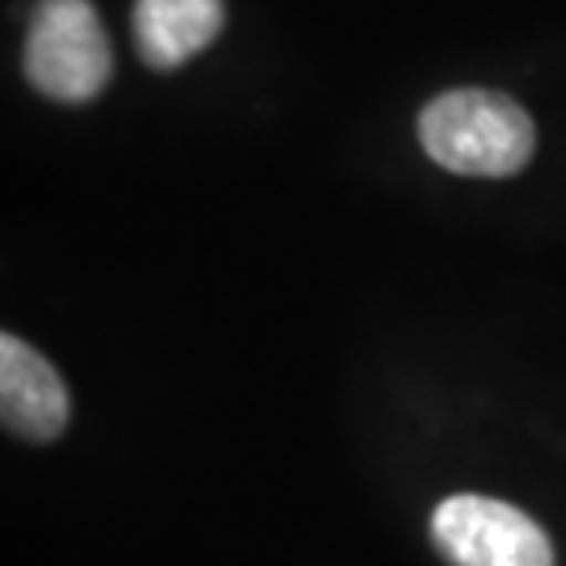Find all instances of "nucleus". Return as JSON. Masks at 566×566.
<instances>
[{"label": "nucleus", "instance_id": "nucleus-3", "mask_svg": "<svg viewBox=\"0 0 566 566\" xmlns=\"http://www.w3.org/2000/svg\"><path fill=\"white\" fill-rule=\"evenodd\" d=\"M430 541L449 566H556L548 534L515 504L449 496L434 507Z\"/></svg>", "mask_w": 566, "mask_h": 566}, {"label": "nucleus", "instance_id": "nucleus-4", "mask_svg": "<svg viewBox=\"0 0 566 566\" xmlns=\"http://www.w3.org/2000/svg\"><path fill=\"white\" fill-rule=\"evenodd\" d=\"M0 416L11 434L55 441L71 420V394L52 360L15 335L0 338Z\"/></svg>", "mask_w": 566, "mask_h": 566}, {"label": "nucleus", "instance_id": "nucleus-2", "mask_svg": "<svg viewBox=\"0 0 566 566\" xmlns=\"http://www.w3.org/2000/svg\"><path fill=\"white\" fill-rule=\"evenodd\" d=\"M22 71L41 96L85 104L111 82V41L93 0H38Z\"/></svg>", "mask_w": 566, "mask_h": 566}, {"label": "nucleus", "instance_id": "nucleus-5", "mask_svg": "<svg viewBox=\"0 0 566 566\" xmlns=\"http://www.w3.org/2000/svg\"><path fill=\"white\" fill-rule=\"evenodd\" d=\"M224 27V0H137L133 41L147 66L174 71L188 63Z\"/></svg>", "mask_w": 566, "mask_h": 566}, {"label": "nucleus", "instance_id": "nucleus-1", "mask_svg": "<svg viewBox=\"0 0 566 566\" xmlns=\"http://www.w3.org/2000/svg\"><path fill=\"white\" fill-rule=\"evenodd\" d=\"M534 122L493 88H452L420 115L423 151L460 177H512L534 155Z\"/></svg>", "mask_w": 566, "mask_h": 566}]
</instances>
